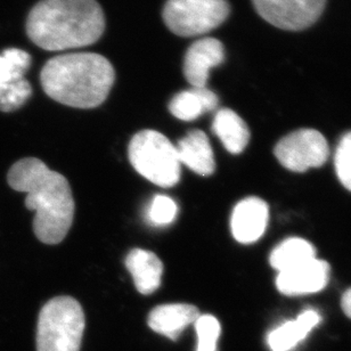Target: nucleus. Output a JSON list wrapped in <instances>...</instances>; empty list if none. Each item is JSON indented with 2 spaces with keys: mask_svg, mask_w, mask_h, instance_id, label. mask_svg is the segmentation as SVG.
Wrapping results in <instances>:
<instances>
[{
  "mask_svg": "<svg viewBox=\"0 0 351 351\" xmlns=\"http://www.w3.org/2000/svg\"><path fill=\"white\" fill-rule=\"evenodd\" d=\"M7 182L27 193L25 206L34 211V232L45 244L61 243L75 218V199L68 179L37 158H25L10 167Z\"/></svg>",
  "mask_w": 351,
  "mask_h": 351,
  "instance_id": "nucleus-1",
  "label": "nucleus"
},
{
  "mask_svg": "<svg viewBox=\"0 0 351 351\" xmlns=\"http://www.w3.org/2000/svg\"><path fill=\"white\" fill-rule=\"evenodd\" d=\"M104 30V13L96 0H40L27 20V37L49 51L87 47Z\"/></svg>",
  "mask_w": 351,
  "mask_h": 351,
  "instance_id": "nucleus-2",
  "label": "nucleus"
},
{
  "mask_svg": "<svg viewBox=\"0 0 351 351\" xmlns=\"http://www.w3.org/2000/svg\"><path fill=\"white\" fill-rule=\"evenodd\" d=\"M45 93L71 108H94L104 103L115 82L108 58L95 53H70L51 58L41 70Z\"/></svg>",
  "mask_w": 351,
  "mask_h": 351,
  "instance_id": "nucleus-3",
  "label": "nucleus"
},
{
  "mask_svg": "<svg viewBox=\"0 0 351 351\" xmlns=\"http://www.w3.org/2000/svg\"><path fill=\"white\" fill-rule=\"evenodd\" d=\"M85 314L71 297H56L45 304L37 326V351H80Z\"/></svg>",
  "mask_w": 351,
  "mask_h": 351,
  "instance_id": "nucleus-4",
  "label": "nucleus"
},
{
  "mask_svg": "<svg viewBox=\"0 0 351 351\" xmlns=\"http://www.w3.org/2000/svg\"><path fill=\"white\" fill-rule=\"evenodd\" d=\"M129 160L137 173L161 187H173L180 179L177 149L166 136L156 130L137 132L129 144Z\"/></svg>",
  "mask_w": 351,
  "mask_h": 351,
  "instance_id": "nucleus-5",
  "label": "nucleus"
},
{
  "mask_svg": "<svg viewBox=\"0 0 351 351\" xmlns=\"http://www.w3.org/2000/svg\"><path fill=\"white\" fill-rule=\"evenodd\" d=\"M227 0H167L163 21L179 37H195L219 27L230 15Z\"/></svg>",
  "mask_w": 351,
  "mask_h": 351,
  "instance_id": "nucleus-6",
  "label": "nucleus"
},
{
  "mask_svg": "<svg viewBox=\"0 0 351 351\" xmlns=\"http://www.w3.org/2000/svg\"><path fill=\"white\" fill-rule=\"evenodd\" d=\"M274 153L284 168L293 173H304L325 165L330 149L321 132L315 129H299L280 139Z\"/></svg>",
  "mask_w": 351,
  "mask_h": 351,
  "instance_id": "nucleus-7",
  "label": "nucleus"
},
{
  "mask_svg": "<svg viewBox=\"0 0 351 351\" xmlns=\"http://www.w3.org/2000/svg\"><path fill=\"white\" fill-rule=\"evenodd\" d=\"M263 20L282 30L300 31L317 22L326 0H252Z\"/></svg>",
  "mask_w": 351,
  "mask_h": 351,
  "instance_id": "nucleus-8",
  "label": "nucleus"
},
{
  "mask_svg": "<svg viewBox=\"0 0 351 351\" xmlns=\"http://www.w3.org/2000/svg\"><path fill=\"white\" fill-rule=\"evenodd\" d=\"M331 267L318 258L278 273L277 290L287 297L317 293L324 290L330 280Z\"/></svg>",
  "mask_w": 351,
  "mask_h": 351,
  "instance_id": "nucleus-9",
  "label": "nucleus"
},
{
  "mask_svg": "<svg viewBox=\"0 0 351 351\" xmlns=\"http://www.w3.org/2000/svg\"><path fill=\"white\" fill-rule=\"evenodd\" d=\"M225 61V47L216 38H202L193 43L184 58V75L192 87H206L209 73Z\"/></svg>",
  "mask_w": 351,
  "mask_h": 351,
  "instance_id": "nucleus-10",
  "label": "nucleus"
},
{
  "mask_svg": "<svg viewBox=\"0 0 351 351\" xmlns=\"http://www.w3.org/2000/svg\"><path fill=\"white\" fill-rule=\"evenodd\" d=\"M269 219V208L259 197H247L234 208L230 228L237 242L251 244L257 242L266 230Z\"/></svg>",
  "mask_w": 351,
  "mask_h": 351,
  "instance_id": "nucleus-11",
  "label": "nucleus"
},
{
  "mask_svg": "<svg viewBox=\"0 0 351 351\" xmlns=\"http://www.w3.org/2000/svg\"><path fill=\"white\" fill-rule=\"evenodd\" d=\"M176 149L180 165H185L197 175L206 177L215 173L216 162L213 147L202 130L194 129L187 132L184 138L179 139Z\"/></svg>",
  "mask_w": 351,
  "mask_h": 351,
  "instance_id": "nucleus-12",
  "label": "nucleus"
},
{
  "mask_svg": "<svg viewBox=\"0 0 351 351\" xmlns=\"http://www.w3.org/2000/svg\"><path fill=\"white\" fill-rule=\"evenodd\" d=\"M199 315V309L193 304H162L149 313L147 323L153 331L176 341L187 326L195 323Z\"/></svg>",
  "mask_w": 351,
  "mask_h": 351,
  "instance_id": "nucleus-13",
  "label": "nucleus"
},
{
  "mask_svg": "<svg viewBox=\"0 0 351 351\" xmlns=\"http://www.w3.org/2000/svg\"><path fill=\"white\" fill-rule=\"evenodd\" d=\"M125 267L132 274L139 293L147 295L159 289L162 278L163 263L156 254L143 249H134L125 258Z\"/></svg>",
  "mask_w": 351,
  "mask_h": 351,
  "instance_id": "nucleus-14",
  "label": "nucleus"
},
{
  "mask_svg": "<svg viewBox=\"0 0 351 351\" xmlns=\"http://www.w3.org/2000/svg\"><path fill=\"white\" fill-rule=\"evenodd\" d=\"M321 321V316L314 309L302 311L297 319L285 322L270 332L267 337L268 346L271 351H290L302 341Z\"/></svg>",
  "mask_w": 351,
  "mask_h": 351,
  "instance_id": "nucleus-15",
  "label": "nucleus"
},
{
  "mask_svg": "<svg viewBox=\"0 0 351 351\" xmlns=\"http://www.w3.org/2000/svg\"><path fill=\"white\" fill-rule=\"evenodd\" d=\"M219 98L206 87H192L173 96L169 111L182 121H194L206 112L216 110Z\"/></svg>",
  "mask_w": 351,
  "mask_h": 351,
  "instance_id": "nucleus-16",
  "label": "nucleus"
},
{
  "mask_svg": "<svg viewBox=\"0 0 351 351\" xmlns=\"http://www.w3.org/2000/svg\"><path fill=\"white\" fill-rule=\"evenodd\" d=\"M213 132L232 154L243 152L250 141V130L243 119L230 108H220L213 122Z\"/></svg>",
  "mask_w": 351,
  "mask_h": 351,
  "instance_id": "nucleus-17",
  "label": "nucleus"
},
{
  "mask_svg": "<svg viewBox=\"0 0 351 351\" xmlns=\"http://www.w3.org/2000/svg\"><path fill=\"white\" fill-rule=\"evenodd\" d=\"M316 249L301 237H290L274 247L269 256L270 266L278 273L315 259Z\"/></svg>",
  "mask_w": 351,
  "mask_h": 351,
  "instance_id": "nucleus-18",
  "label": "nucleus"
},
{
  "mask_svg": "<svg viewBox=\"0 0 351 351\" xmlns=\"http://www.w3.org/2000/svg\"><path fill=\"white\" fill-rule=\"evenodd\" d=\"M31 56L19 48H8L0 54V87L25 78L30 69Z\"/></svg>",
  "mask_w": 351,
  "mask_h": 351,
  "instance_id": "nucleus-19",
  "label": "nucleus"
},
{
  "mask_svg": "<svg viewBox=\"0 0 351 351\" xmlns=\"http://www.w3.org/2000/svg\"><path fill=\"white\" fill-rule=\"evenodd\" d=\"M32 95V87L22 78L0 87V111L13 112L22 108Z\"/></svg>",
  "mask_w": 351,
  "mask_h": 351,
  "instance_id": "nucleus-20",
  "label": "nucleus"
},
{
  "mask_svg": "<svg viewBox=\"0 0 351 351\" xmlns=\"http://www.w3.org/2000/svg\"><path fill=\"white\" fill-rule=\"evenodd\" d=\"M194 325L199 339L196 351H217V341L221 332L219 321L211 315H199Z\"/></svg>",
  "mask_w": 351,
  "mask_h": 351,
  "instance_id": "nucleus-21",
  "label": "nucleus"
},
{
  "mask_svg": "<svg viewBox=\"0 0 351 351\" xmlns=\"http://www.w3.org/2000/svg\"><path fill=\"white\" fill-rule=\"evenodd\" d=\"M177 213L178 206L171 197L156 195L147 210V219L154 226H167L176 219Z\"/></svg>",
  "mask_w": 351,
  "mask_h": 351,
  "instance_id": "nucleus-22",
  "label": "nucleus"
},
{
  "mask_svg": "<svg viewBox=\"0 0 351 351\" xmlns=\"http://www.w3.org/2000/svg\"><path fill=\"white\" fill-rule=\"evenodd\" d=\"M335 167L339 180L351 192V132L342 136L337 146Z\"/></svg>",
  "mask_w": 351,
  "mask_h": 351,
  "instance_id": "nucleus-23",
  "label": "nucleus"
},
{
  "mask_svg": "<svg viewBox=\"0 0 351 351\" xmlns=\"http://www.w3.org/2000/svg\"><path fill=\"white\" fill-rule=\"evenodd\" d=\"M341 307L343 313L351 319V287L342 295Z\"/></svg>",
  "mask_w": 351,
  "mask_h": 351,
  "instance_id": "nucleus-24",
  "label": "nucleus"
}]
</instances>
